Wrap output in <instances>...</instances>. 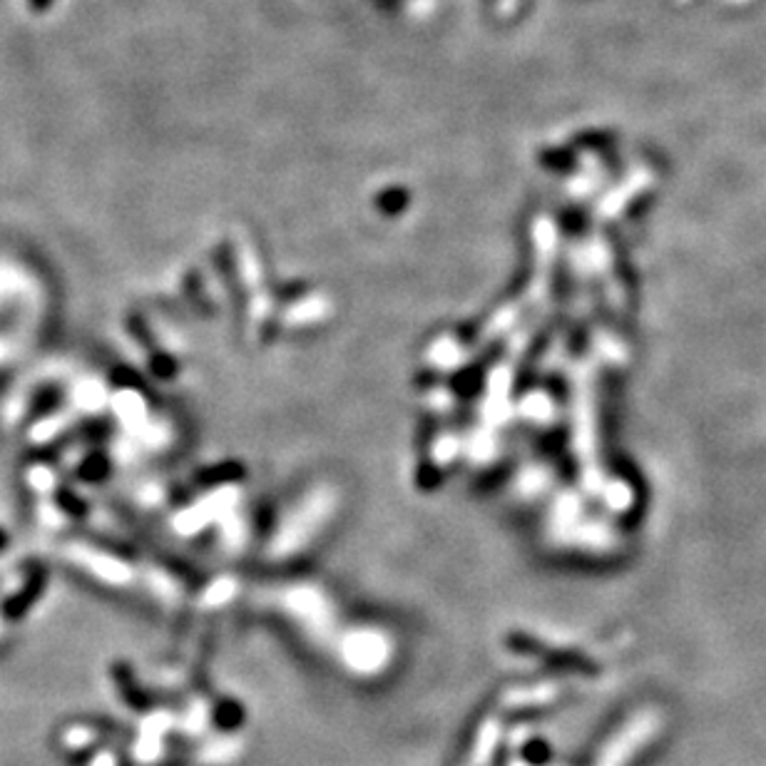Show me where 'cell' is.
I'll list each match as a JSON object with an SVG mask.
<instances>
[{"label": "cell", "mask_w": 766, "mask_h": 766, "mask_svg": "<svg viewBox=\"0 0 766 766\" xmlns=\"http://www.w3.org/2000/svg\"><path fill=\"white\" fill-rule=\"evenodd\" d=\"M45 587H48V573H45L43 568H35L33 573L28 575V580H25L23 590H18L13 597H8L5 605L0 607L5 620H20L23 615H28L30 607H33L35 602H38V597L45 592Z\"/></svg>", "instance_id": "6da1fadb"}, {"label": "cell", "mask_w": 766, "mask_h": 766, "mask_svg": "<svg viewBox=\"0 0 766 766\" xmlns=\"http://www.w3.org/2000/svg\"><path fill=\"white\" fill-rule=\"evenodd\" d=\"M60 401H63V391L58 386L40 388L38 396L33 398V406H30V418L50 416L60 406Z\"/></svg>", "instance_id": "7a4b0ae2"}, {"label": "cell", "mask_w": 766, "mask_h": 766, "mask_svg": "<svg viewBox=\"0 0 766 766\" xmlns=\"http://www.w3.org/2000/svg\"><path fill=\"white\" fill-rule=\"evenodd\" d=\"M55 500H58L60 508L68 510V513H73V515H83L85 513V505H80V503H83V500L75 498V495L70 493V490H58Z\"/></svg>", "instance_id": "3957f363"}, {"label": "cell", "mask_w": 766, "mask_h": 766, "mask_svg": "<svg viewBox=\"0 0 766 766\" xmlns=\"http://www.w3.org/2000/svg\"><path fill=\"white\" fill-rule=\"evenodd\" d=\"M102 473H105L102 458H88V463H83V468H80V478L85 480H100Z\"/></svg>", "instance_id": "277c9868"}, {"label": "cell", "mask_w": 766, "mask_h": 766, "mask_svg": "<svg viewBox=\"0 0 766 766\" xmlns=\"http://www.w3.org/2000/svg\"><path fill=\"white\" fill-rule=\"evenodd\" d=\"M28 3H30V8L35 10V13H45V10L53 5V0H28Z\"/></svg>", "instance_id": "5b68a950"}, {"label": "cell", "mask_w": 766, "mask_h": 766, "mask_svg": "<svg viewBox=\"0 0 766 766\" xmlns=\"http://www.w3.org/2000/svg\"><path fill=\"white\" fill-rule=\"evenodd\" d=\"M5 548H8V533L0 528V550H5Z\"/></svg>", "instance_id": "8992f818"}]
</instances>
